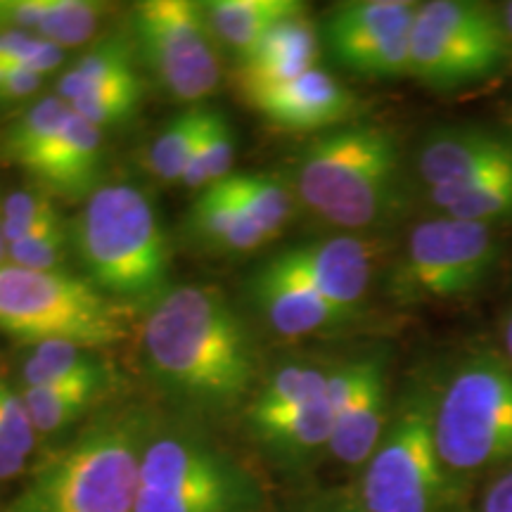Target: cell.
I'll use <instances>...</instances> for the list:
<instances>
[{
  "mask_svg": "<svg viewBox=\"0 0 512 512\" xmlns=\"http://www.w3.org/2000/svg\"><path fill=\"white\" fill-rule=\"evenodd\" d=\"M143 344L157 380L195 406H233L252 387V337L226 297L211 287L166 292L147 311Z\"/></svg>",
  "mask_w": 512,
  "mask_h": 512,
  "instance_id": "cell-1",
  "label": "cell"
},
{
  "mask_svg": "<svg viewBox=\"0 0 512 512\" xmlns=\"http://www.w3.org/2000/svg\"><path fill=\"white\" fill-rule=\"evenodd\" d=\"M150 418L136 408L95 418L36 465L5 512H136Z\"/></svg>",
  "mask_w": 512,
  "mask_h": 512,
  "instance_id": "cell-2",
  "label": "cell"
},
{
  "mask_svg": "<svg viewBox=\"0 0 512 512\" xmlns=\"http://www.w3.org/2000/svg\"><path fill=\"white\" fill-rule=\"evenodd\" d=\"M74 245L95 290L112 302L152 309L169 292V242L145 192L100 185L83 204Z\"/></svg>",
  "mask_w": 512,
  "mask_h": 512,
  "instance_id": "cell-3",
  "label": "cell"
},
{
  "mask_svg": "<svg viewBox=\"0 0 512 512\" xmlns=\"http://www.w3.org/2000/svg\"><path fill=\"white\" fill-rule=\"evenodd\" d=\"M401 181L399 143L392 131L373 124L342 126L316 138L297 169L304 207L347 230L387 221L401 202Z\"/></svg>",
  "mask_w": 512,
  "mask_h": 512,
  "instance_id": "cell-4",
  "label": "cell"
},
{
  "mask_svg": "<svg viewBox=\"0 0 512 512\" xmlns=\"http://www.w3.org/2000/svg\"><path fill=\"white\" fill-rule=\"evenodd\" d=\"M264 486L233 453L192 430H152L136 512H264Z\"/></svg>",
  "mask_w": 512,
  "mask_h": 512,
  "instance_id": "cell-5",
  "label": "cell"
},
{
  "mask_svg": "<svg viewBox=\"0 0 512 512\" xmlns=\"http://www.w3.org/2000/svg\"><path fill=\"white\" fill-rule=\"evenodd\" d=\"M0 332L36 344L102 349L126 335L124 306L64 271L0 266Z\"/></svg>",
  "mask_w": 512,
  "mask_h": 512,
  "instance_id": "cell-6",
  "label": "cell"
},
{
  "mask_svg": "<svg viewBox=\"0 0 512 512\" xmlns=\"http://www.w3.org/2000/svg\"><path fill=\"white\" fill-rule=\"evenodd\" d=\"M434 439L451 472L512 463V370L501 356H470L434 406Z\"/></svg>",
  "mask_w": 512,
  "mask_h": 512,
  "instance_id": "cell-7",
  "label": "cell"
},
{
  "mask_svg": "<svg viewBox=\"0 0 512 512\" xmlns=\"http://www.w3.org/2000/svg\"><path fill=\"white\" fill-rule=\"evenodd\" d=\"M434 406L437 396L425 387L401 399L363 472L358 498L368 512H439L446 467L434 439Z\"/></svg>",
  "mask_w": 512,
  "mask_h": 512,
  "instance_id": "cell-8",
  "label": "cell"
},
{
  "mask_svg": "<svg viewBox=\"0 0 512 512\" xmlns=\"http://www.w3.org/2000/svg\"><path fill=\"white\" fill-rule=\"evenodd\" d=\"M510 43L494 5L475 0L420 3L411 34V74L437 91H456L508 62Z\"/></svg>",
  "mask_w": 512,
  "mask_h": 512,
  "instance_id": "cell-9",
  "label": "cell"
},
{
  "mask_svg": "<svg viewBox=\"0 0 512 512\" xmlns=\"http://www.w3.org/2000/svg\"><path fill=\"white\" fill-rule=\"evenodd\" d=\"M498 259L491 226L448 219L422 221L408 235L392 273L399 302H444L479 290Z\"/></svg>",
  "mask_w": 512,
  "mask_h": 512,
  "instance_id": "cell-10",
  "label": "cell"
},
{
  "mask_svg": "<svg viewBox=\"0 0 512 512\" xmlns=\"http://www.w3.org/2000/svg\"><path fill=\"white\" fill-rule=\"evenodd\" d=\"M133 34L157 81L181 102H202L219 88V43L202 3L145 0L133 8Z\"/></svg>",
  "mask_w": 512,
  "mask_h": 512,
  "instance_id": "cell-11",
  "label": "cell"
},
{
  "mask_svg": "<svg viewBox=\"0 0 512 512\" xmlns=\"http://www.w3.org/2000/svg\"><path fill=\"white\" fill-rule=\"evenodd\" d=\"M420 3L351 0L323 24L325 46L342 67L361 76L396 79L411 74V34Z\"/></svg>",
  "mask_w": 512,
  "mask_h": 512,
  "instance_id": "cell-12",
  "label": "cell"
},
{
  "mask_svg": "<svg viewBox=\"0 0 512 512\" xmlns=\"http://www.w3.org/2000/svg\"><path fill=\"white\" fill-rule=\"evenodd\" d=\"M328 401L335 413L328 451L339 463L366 467L387 430V366L363 356L328 370Z\"/></svg>",
  "mask_w": 512,
  "mask_h": 512,
  "instance_id": "cell-13",
  "label": "cell"
},
{
  "mask_svg": "<svg viewBox=\"0 0 512 512\" xmlns=\"http://www.w3.org/2000/svg\"><path fill=\"white\" fill-rule=\"evenodd\" d=\"M57 95L100 131L124 124L143 100V81L131 46L121 38L98 43L60 76Z\"/></svg>",
  "mask_w": 512,
  "mask_h": 512,
  "instance_id": "cell-14",
  "label": "cell"
},
{
  "mask_svg": "<svg viewBox=\"0 0 512 512\" xmlns=\"http://www.w3.org/2000/svg\"><path fill=\"white\" fill-rule=\"evenodd\" d=\"M375 247L358 238H330L283 249L273 264L302 278L337 309L354 313L373 278Z\"/></svg>",
  "mask_w": 512,
  "mask_h": 512,
  "instance_id": "cell-15",
  "label": "cell"
},
{
  "mask_svg": "<svg viewBox=\"0 0 512 512\" xmlns=\"http://www.w3.org/2000/svg\"><path fill=\"white\" fill-rule=\"evenodd\" d=\"M242 98L275 128L294 133L342 124L356 110L354 95L320 67L278 86L247 91Z\"/></svg>",
  "mask_w": 512,
  "mask_h": 512,
  "instance_id": "cell-16",
  "label": "cell"
},
{
  "mask_svg": "<svg viewBox=\"0 0 512 512\" xmlns=\"http://www.w3.org/2000/svg\"><path fill=\"white\" fill-rule=\"evenodd\" d=\"M512 162V140L482 126L437 128L422 140L418 176L427 190L451 188Z\"/></svg>",
  "mask_w": 512,
  "mask_h": 512,
  "instance_id": "cell-17",
  "label": "cell"
},
{
  "mask_svg": "<svg viewBox=\"0 0 512 512\" xmlns=\"http://www.w3.org/2000/svg\"><path fill=\"white\" fill-rule=\"evenodd\" d=\"M100 169L102 131L76 112H69L53 143L29 166L27 174L34 176L48 195L88 200L100 188Z\"/></svg>",
  "mask_w": 512,
  "mask_h": 512,
  "instance_id": "cell-18",
  "label": "cell"
},
{
  "mask_svg": "<svg viewBox=\"0 0 512 512\" xmlns=\"http://www.w3.org/2000/svg\"><path fill=\"white\" fill-rule=\"evenodd\" d=\"M252 297L268 325L283 337H304L342 323L349 313L337 309L316 287L268 261L254 273Z\"/></svg>",
  "mask_w": 512,
  "mask_h": 512,
  "instance_id": "cell-19",
  "label": "cell"
},
{
  "mask_svg": "<svg viewBox=\"0 0 512 512\" xmlns=\"http://www.w3.org/2000/svg\"><path fill=\"white\" fill-rule=\"evenodd\" d=\"M320 38L316 24L306 12H299L261 38V43L240 60L238 88L240 93L256 88L278 86L318 67Z\"/></svg>",
  "mask_w": 512,
  "mask_h": 512,
  "instance_id": "cell-20",
  "label": "cell"
},
{
  "mask_svg": "<svg viewBox=\"0 0 512 512\" xmlns=\"http://www.w3.org/2000/svg\"><path fill=\"white\" fill-rule=\"evenodd\" d=\"M110 5L95 0H0V31H19L60 48H76L98 34Z\"/></svg>",
  "mask_w": 512,
  "mask_h": 512,
  "instance_id": "cell-21",
  "label": "cell"
},
{
  "mask_svg": "<svg viewBox=\"0 0 512 512\" xmlns=\"http://www.w3.org/2000/svg\"><path fill=\"white\" fill-rule=\"evenodd\" d=\"M190 228L204 245L221 249V252H254L271 242L252 216L242 209L226 181L211 185L197 195L190 209Z\"/></svg>",
  "mask_w": 512,
  "mask_h": 512,
  "instance_id": "cell-22",
  "label": "cell"
},
{
  "mask_svg": "<svg viewBox=\"0 0 512 512\" xmlns=\"http://www.w3.org/2000/svg\"><path fill=\"white\" fill-rule=\"evenodd\" d=\"M204 12L216 43L245 60L268 31L306 12V5L297 0H211L204 3Z\"/></svg>",
  "mask_w": 512,
  "mask_h": 512,
  "instance_id": "cell-23",
  "label": "cell"
},
{
  "mask_svg": "<svg viewBox=\"0 0 512 512\" xmlns=\"http://www.w3.org/2000/svg\"><path fill=\"white\" fill-rule=\"evenodd\" d=\"M427 200L448 219L482 226L512 219V162L451 188L427 190Z\"/></svg>",
  "mask_w": 512,
  "mask_h": 512,
  "instance_id": "cell-24",
  "label": "cell"
},
{
  "mask_svg": "<svg viewBox=\"0 0 512 512\" xmlns=\"http://www.w3.org/2000/svg\"><path fill=\"white\" fill-rule=\"evenodd\" d=\"M332 425H335V413H332L328 389H325L323 396L306 403L287 418L264 427V430L254 432V437L278 460L302 463V460H309L330 446Z\"/></svg>",
  "mask_w": 512,
  "mask_h": 512,
  "instance_id": "cell-25",
  "label": "cell"
},
{
  "mask_svg": "<svg viewBox=\"0 0 512 512\" xmlns=\"http://www.w3.org/2000/svg\"><path fill=\"white\" fill-rule=\"evenodd\" d=\"M110 368L98 351L72 342H43L31 347L22 363L24 387H64V384H98L107 387Z\"/></svg>",
  "mask_w": 512,
  "mask_h": 512,
  "instance_id": "cell-26",
  "label": "cell"
},
{
  "mask_svg": "<svg viewBox=\"0 0 512 512\" xmlns=\"http://www.w3.org/2000/svg\"><path fill=\"white\" fill-rule=\"evenodd\" d=\"M325 389H328V370L313 363H287L275 370L256 394L247 413L249 427L252 432L264 430L323 396Z\"/></svg>",
  "mask_w": 512,
  "mask_h": 512,
  "instance_id": "cell-27",
  "label": "cell"
},
{
  "mask_svg": "<svg viewBox=\"0 0 512 512\" xmlns=\"http://www.w3.org/2000/svg\"><path fill=\"white\" fill-rule=\"evenodd\" d=\"M69 112H72V107L57 93L46 95V98L29 105L12 121L3 140H0V152H3L5 162L27 171L53 143Z\"/></svg>",
  "mask_w": 512,
  "mask_h": 512,
  "instance_id": "cell-28",
  "label": "cell"
},
{
  "mask_svg": "<svg viewBox=\"0 0 512 512\" xmlns=\"http://www.w3.org/2000/svg\"><path fill=\"white\" fill-rule=\"evenodd\" d=\"M226 185L268 240L278 238L292 221L294 195L278 176L233 174L226 178Z\"/></svg>",
  "mask_w": 512,
  "mask_h": 512,
  "instance_id": "cell-29",
  "label": "cell"
},
{
  "mask_svg": "<svg viewBox=\"0 0 512 512\" xmlns=\"http://www.w3.org/2000/svg\"><path fill=\"white\" fill-rule=\"evenodd\" d=\"M102 389L107 387H98V384L22 387V399L27 403L38 437H53L91 411Z\"/></svg>",
  "mask_w": 512,
  "mask_h": 512,
  "instance_id": "cell-30",
  "label": "cell"
},
{
  "mask_svg": "<svg viewBox=\"0 0 512 512\" xmlns=\"http://www.w3.org/2000/svg\"><path fill=\"white\" fill-rule=\"evenodd\" d=\"M207 117L209 107H190L164 126V131L152 140L150 152H147V169L152 171V176L169 185L183 183L185 166L200 140Z\"/></svg>",
  "mask_w": 512,
  "mask_h": 512,
  "instance_id": "cell-31",
  "label": "cell"
},
{
  "mask_svg": "<svg viewBox=\"0 0 512 512\" xmlns=\"http://www.w3.org/2000/svg\"><path fill=\"white\" fill-rule=\"evenodd\" d=\"M235 162V133L230 121L221 112L209 110L200 140L192 150L190 162L185 166L183 185L192 190H207L211 185L233 176Z\"/></svg>",
  "mask_w": 512,
  "mask_h": 512,
  "instance_id": "cell-32",
  "label": "cell"
},
{
  "mask_svg": "<svg viewBox=\"0 0 512 512\" xmlns=\"http://www.w3.org/2000/svg\"><path fill=\"white\" fill-rule=\"evenodd\" d=\"M36 444L38 434L22 392H15L0 377V482L15 479L27 470Z\"/></svg>",
  "mask_w": 512,
  "mask_h": 512,
  "instance_id": "cell-33",
  "label": "cell"
},
{
  "mask_svg": "<svg viewBox=\"0 0 512 512\" xmlns=\"http://www.w3.org/2000/svg\"><path fill=\"white\" fill-rule=\"evenodd\" d=\"M0 219H3L5 242L12 245L50 223L62 221V216L55 207L53 195H48L46 190H17L10 192L0 204Z\"/></svg>",
  "mask_w": 512,
  "mask_h": 512,
  "instance_id": "cell-34",
  "label": "cell"
},
{
  "mask_svg": "<svg viewBox=\"0 0 512 512\" xmlns=\"http://www.w3.org/2000/svg\"><path fill=\"white\" fill-rule=\"evenodd\" d=\"M67 242V228L62 221H55L8 245V264L29 268V271H62Z\"/></svg>",
  "mask_w": 512,
  "mask_h": 512,
  "instance_id": "cell-35",
  "label": "cell"
},
{
  "mask_svg": "<svg viewBox=\"0 0 512 512\" xmlns=\"http://www.w3.org/2000/svg\"><path fill=\"white\" fill-rule=\"evenodd\" d=\"M67 50L43 38L19 34V31H0V64L31 69V72L48 76L62 67Z\"/></svg>",
  "mask_w": 512,
  "mask_h": 512,
  "instance_id": "cell-36",
  "label": "cell"
},
{
  "mask_svg": "<svg viewBox=\"0 0 512 512\" xmlns=\"http://www.w3.org/2000/svg\"><path fill=\"white\" fill-rule=\"evenodd\" d=\"M43 83H46V76L31 72V69L0 64V102H5V105L34 98L43 88Z\"/></svg>",
  "mask_w": 512,
  "mask_h": 512,
  "instance_id": "cell-37",
  "label": "cell"
},
{
  "mask_svg": "<svg viewBox=\"0 0 512 512\" xmlns=\"http://www.w3.org/2000/svg\"><path fill=\"white\" fill-rule=\"evenodd\" d=\"M287 512H368L358 494L351 491H323V494L306 496L292 503Z\"/></svg>",
  "mask_w": 512,
  "mask_h": 512,
  "instance_id": "cell-38",
  "label": "cell"
},
{
  "mask_svg": "<svg viewBox=\"0 0 512 512\" xmlns=\"http://www.w3.org/2000/svg\"><path fill=\"white\" fill-rule=\"evenodd\" d=\"M482 512H512V470L505 472L486 489Z\"/></svg>",
  "mask_w": 512,
  "mask_h": 512,
  "instance_id": "cell-39",
  "label": "cell"
},
{
  "mask_svg": "<svg viewBox=\"0 0 512 512\" xmlns=\"http://www.w3.org/2000/svg\"><path fill=\"white\" fill-rule=\"evenodd\" d=\"M496 12H498V19H501L503 34H505V38H508L510 50H512V0H508V3L498 5Z\"/></svg>",
  "mask_w": 512,
  "mask_h": 512,
  "instance_id": "cell-40",
  "label": "cell"
},
{
  "mask_svg": "<svg viewBox=\"0 0 512 512\" xmlns=\"http://www.w3.org/2000/svg\"><path fill=\"white\" fill-rule=\"evenodd\" d=\"M503 342H505V351H508V358L512 361V313L505 323V332H503Z\"/></svg>",
  "mask_w": 512,
  "mask_h": 512,
  "instance_id": "cell-41",
  "label": "cell"
},
{
  "mask_svg": "<svg viewBox=\"0 0 512 512\" xmlns=\"http://www.w3.org/2000/svg\"><path fill=\"white\" fill-rule=\"evenodd\" d=\"M505 126H508V138L512 140V107H510V112H508V119H505Z\"/></svg>",
  "mask_w": 512,
  "mask_h": 512,
  "instance_id": "cell-42",
  "label": "cell"
}]
</instances>
